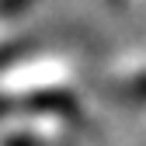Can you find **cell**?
Instances as JSON below:
<instances>
[{"mask_svg": "<svg viewBox=\"0 0 146 146\" xmlns=\"http://www.w3.org/2000/svg\"><path fill=\"white\" fill-rule=\"evenodd\" d=\"M25 0H0V11H11V7H21Z\"/></svg>", "mask_w": 146, "mask_h": 146, "instance_id": "1", "label": "cell"}]
</instances>
